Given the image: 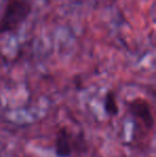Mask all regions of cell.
<instances>
[{"instance_id": "6da1fadb", "label": "cell", "mask_w": 156, "mask_h": 157, "mask_svg": "<svg viewBox=\"0 0 156 157\" xmlns=\"http://www.w3.org/2000/svg\"><path fill=\"white\" fill-rule=\"evenodd\" d=\"M31 11L32 6L27 0H8L0 17V33L16 31Z\"/></svg>"}, {"instance_id": "3957f363", "label": "cell", "mask_w": 156, "mask_h": 157, "mask_svg": "<svg viewBox=\"0 0 156 157\" xmlns=\"http://www.w3.org/2000/svg\"><path fill=\"white\" fill-rule=\"evenodd\" d=\"M76 147V140L69 128L62 126L58 129L55 140V152L58 157H70Z\"/></svg>"}, {"instance_id": "277c9868", "label": "cell", "mask_w": 156, "mask_h": 157, "mask_svg": "<svg viewBox=\"0 0 156 157\" xmlns=\"http://www.w3.org/2000/svg\"><path fill=\"white\" fill-rule=\"evenodd\" d=\"M104 110L107 116L117 117L119 114V106L117 101V95L115 91L109 90L104 97Z\"/></svg>"}, {"instance_id": "7a4b0ae2", "label": "cell", "mask_w": 156, "mask_h": 157, "mask_svg": "<svg viewBox=\"0 0 156 157\" xmlns=\"http://www.w3.org/2000/svg\"><path fill=\"white\" fill-rule=\"evenodd\" d=\"M129 114L140 123L146 129H152L155 124V119L152 113L151 105L146 99L136 97L127 105Z\"/></svg>"}]
</instances>
